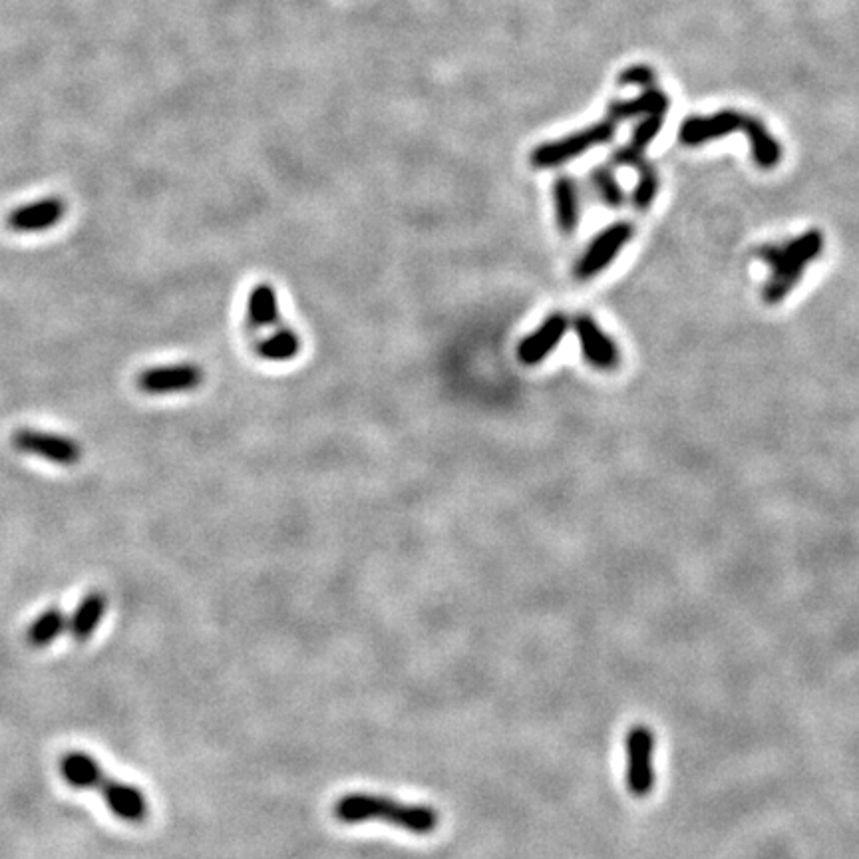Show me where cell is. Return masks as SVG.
<instances>
[{
  "mask_svg": "<svg viewBox=\"0 0 859 859\" xmlns=\"http://www.w3.org/2000/svg\"><path fill=\"white\" fill-rule=\"evenodd\" d=\"M68 621H70V617L62 609H58V607L46 609L28 627V631H26L28 645L34 649H44V647L52 645L60 635H64V631H68Z\"/></svg>",
  "mask_w": 859,
  "mask_h": 859,
  "instance_id": "obj_18",
  "label": "cell"
},
{
  "mask_svg": "<svg viewBox=\"0 0 859 859\" xmlns=\"http://www.w3.org/2000/svg\"><path fill=\"white\" fill-rule=\"evenodd\" d=\"M589 185L595 193V197L609 209L617 211L627 203V195L623 191V185L619 183V179L615 177L613 170L609 166H597L593 168L589 175Z\"/></svg>",
  "mask_w": 859,
  "mask_h": 859,
  "instance_id": "obj_20",
  "label": "cell"
},
{
  "mask_svg": "<svg viewBox=\"0 0 859 859\" xmlns=\"http://www.w3.org/2000/svg\"><path fill=\"white\" fill-rule=\"evenodd\" d=\"M635 227L631 221H615L603 229L579 257L573 275L577 281L585 283L601 275L623 251V247L633 239Z\"/></svg>",
  "mask_w": 859,
  "mask_h": 859,
  "instance_id": "obj_4",
  "label": "cell"
},
{
  "mask_svg": "<svg viewBox=\"0 0 859 859\" xmlns=\"http://www.w3.org/2000/svg\"><path fill=\"white\" fill-rule=\"evenodd\" d=\"M671 108V98L659 88H645V92L633 100H615L607 108V118L613 122H625L633 118H643L649 114H667Z\"/></svg>",
  "mask_w": 859,
  "mask_h": 859,
  "instance_id": "obj_15",
  "label": "cell"
},
{
  "mask_svg": "<svg viewBox=\"0 0 859 859\" xmlns=\"http://www.w3.org/2000/svg\"><path fill=\"white\" fill-rule=\"evenodd\" d=\"M333 814L341 824L380 820L416 836H428L440 824L432 806L404 804L378 794H346L333 806Z\"/></svg>",
  "mask_w": 859,
  "mask_h": 859,
  "instance_id": "obj_1",
  "label": "cell"
},
{
  "mask_svg": "<svg viewBox=\"0 0 859 859\" xmlns=\"http://www.w3.org/2000/svg\"><path fill=\"white\" fill-rule=\"evenodd\" d=\"M742 132H744V134H746V138H748L752 160H754V164H756L760 170H774V168L782 162V154H784V152H782V146H780V142H778V140L768 132L766 124H764L760 118L746 114V118H744V126H742Z\"/></svg>",
  "mask_w": 859,
  "mask_h": 859,
  "instance_id": "obj_14",
  "label": "cell"
},
{
  "mask_svg": "<svg viewBox=\"0 0 859 859\" xmlns=\"http://www.w3.org/2000/svg\"><path fill=\"white\" fill-rule=\"evenodd\" d=\"M824 243V233L810 229L784 245L768 243L760 247L758 257L772 269L762 287V299L768 305H780L798 287L806 267L822 255Z\"/></svg>",
  "mask_w": 859,
  "mask_h": 859,
  "instance_id": "obj_2",
  "label": "cell"
},
{
  "mask_svg": "<svg viewBox=\"0 0 859 859\" xmlns=\"http://www.w3.org/2000/svg\"><path fill=\"white\" fill-rule=\"evenodd\" d=\"M10 442L14 450L44 458L58 466H76L82 458V448L72 438L40 432L34 428H18Z\"/></svg>",
  "mask_w": 859,
  "mask_h": 859,
  "instance_id": "obj_6",
  "label": "cell"
},
{
  "mask_svg": "<svg viewBox=\"0 0 859 859\" xmlns=\"http://www.w3.org/2000/svg\"><path fill=\"white\" fill-rule=\"evenodd\" d=\"M665 124V114H649L643 116L641 122L635 126L629 144L641 152H647V148L657 140Z\"/></svg>",
  "mask_w": 859,
  "mask_h": 859,
  "instance_id": "obj_23",
  "label": "cell"
},
{
  "mask_svg": "<svg viewBox=\"0 0 859 859\" xmlns=\"http://www.w3.org/2000/svg\"><path fill=\"white\" fill-rule=\"evenodd\" d=\"M203 382V370L197 364L154 366L138 376V388L150 396H164L195 390Z\"/></svg>",
  "mask_w": 859,
  "mask_h": 859,
  "instance_id": "obj_8",
  "label": "cell"
},
{
  "mask_svg": "<svg viewBox=\"0 0 859 859\" xmlns=\"http://www.w3.org/2000/svg\"><path fill=\"white\" fill-rule=\"evenodd\" d=\"M102 792V798L106 802V806L110 808V812L128 822V824H142L148 818V800L146 796L130 784H124L116 778H108L102 782V786L98 788Z\"/></svg>",
  "mask_w": 859,
  "mask_h": 859,
  "instance_id": "obj_12",
  "label": "cell"
},
{
  "mask_svg": "<svg viewBox=\"0 0 859 859\" xmlns=\"http://www.w3.org/2000/svg\"><path fill=\"white\" fill-rule=\"evenodd\" d=\"M615 132H617V122H613L611 118L595 122L561 140L539 144L531 152L529 162L535 170H553V168L565 166L571 160H577L579 156L587 154L589 150L609 144L615 138Z\"/></svg>",
  "mask_w": 859,
  "mask_h": 859,
  "instance_id": "obj_3",
  "label": "cell"
},
{
  "mask_svg": "<svg viewBox=\"0 0 859 859\" xmlns=\"http://www.w3.org/2000/svg\"><path fill=\"white\" fill-rule=\"evenodd\" d=\"M66 215V201L44 197L16 207L6 217V227L14 233H38L54 227Z\"/></svg>",
  "mask_w": 859,
  "mask_h": 859,
  "instance_id": "obj_10",
  "label": "cell"
},
{
  "mask_svg": "<svg viewBox=\"0 0 859 859\" xmlns=\"http://www.w3.org/2000/svg\"><path fill=\"white\" fill-rule=\"evenodd\" d=\"M106 607H108V601H106L104 593H100V591L88 593L78 603L76 611L72 613V617L68 621V631L72 633V637L78 643H84L94 635V631L100 627V623L106 615Z\"/></svg>",
  "mask_w": 859,
  "mask_h": 859,
  "instance_id": "obj_17",
  "label": "cell"
},
{
  "mask_svg": "<svg viewBox=\"0 0 859 859\" xmlns=\"http://www.w3.org/2000/svg\"><path fill=\"white\" fill-rule=\"evenodd\" d=\"M744 118L746 114L738 110H720L710 116H690L679 128V142L692 148L710 140H720L734 132H742Z\"/></svg>",
  "mask_w": 859,
  "mask_h": 859,
  "instance_id": "obj_9",
  "label": "cell"
},
{
  "mask_svg": "<svg viewBox=\"0 0 859 859\" xmlns=\"http://www.w3.org/2000/svg\"><path fill=\"white\" fill-rule=\"evenodd\" d=\"M655 732L637 724L627 734V788L635 798H647L655 788Z\"/></svg>",
  "mask_w": 859,
  "mask_h": 859,
  "instance_id": "obj_5",
  "label": "cell"
},
{
  "mask_svg": "<svg viewBox=\"0 0 859 859\" xmlns=\"http://www.w3.org/2000/svg\"><path fill=\"white\" fill-rule=\"evenodd\" d=\"M637 175H639V179H637V185L633 189L631 203L637 211H647V209H651V205L655 203V199L659 195L661 177H659L657 168L653 164H649L645 170L637 172Z\"/></svg>",
  "mask_w": 859,
  "mask_h": 859,
  "instance_id": "obj_22",
  "label": "cell"
},
{
  "mask_svg": "<svg viewBox=\"0 0 859 859\" xmlns=\"http://www.w3.org/2000/svg\"><path fill=\"white\" fill-rule=\"evenodd\" d=\"M301 352V339L291 329H281L259 344V354L273 362H285Z\"/></svg>",
  "mask_w": 859,
  "mask_h": 859,
  "instance_id": "obj_21",
  "label": "cell"
},
{
  "mask_svg": "<svg viewBox=\"0 0 859 859\" xmlns=\"http://www.w3.org/2000/svg\"><path fill=\"white\" fill-rule=\"evenodd\" d=\"M553 205L555 221L563 235H573L581 221V197L573 177L559 175L553 181Z\"/></svg>",
  "mask_w": 859,
  "mask_h": 859,
  "instance_id": "obj_13",
  "label": "cell"
},
{
  "mask_svg": "<svg viewBox=\"0 0 859 859\" xmlns=\"http://www.w3.org/2000/svg\"><path fill=\"white\" fill-rule=\"evenodd\" d=\"M60 774L76 790H98L106 780L102 766L84 752H70L60 762Z\"/></svg>",
  "mask_w": 859,
  "mask_h": 859,
  "instance_id": "obj_16",
  "label": "cell"
},
{
  "mask_svg": "<svg viewBox=\"0 0 859 859\" xmlns=\"http://www.w3.org/2000/svg\"><path fill=\"white\" fill-rule=\"evenodd\" d=\"M655 80H657V72L649 64H631L617 78L621 86H641V88H653Z\"/></svg>",
  "mask_w": 859,
  "mask_h": 859,
  "instance_id": "obj_24",
  "label": "cell"
},
{
  "mask_svg": "<svg viewBox=\"0 0 859 859\" xmlns=\"http://www.w3.org/2000/svg\"><path fill=\"white\" fill-rule=\"evenodd\" d=\"M569 331V319L563 313L549 315L529 337L517 344V360L525 366L543 362Z\"/></svg>",
  "mask_w": 859,
  "mask_h": 859,
  "instance_id": "obj_11",
  "label": "cell"
},
{
  "mask_svg": "<svg viewBox=\"0 0 859 859\" xmlns=\"http://www.w3.org/2000/svg\"><path fill=\"white\" fill-rule=\"evenodd\" d=\"M579 339V346L583 352V358L597 370L611 372L617 370L621 364V352L615 341L597 325V321L587 315L579 313L569 323Z\"/></svg>",
  "mask_w": 859,
  "mask_h": 859,
  "instance_id": "obj_7",
  "label": "cell"
},
{
  "mask_svg": "<svg viewBox=\"0 0 859 859\" xmlns=\"http://www.w3.org/2000/svg\"><path fill=\"white\" fill-rule=\"evenodd\" d=\"M247 315H249V323L259 329L271 327L279 321V301L271 285L259 283L257 287H253V291L249 293Z\"/></svg>",
  "mask_w": 859,
  "mask_h": 859,
  "instance_id": "obj_19",
  "label": "cell"
}]
</instances>
